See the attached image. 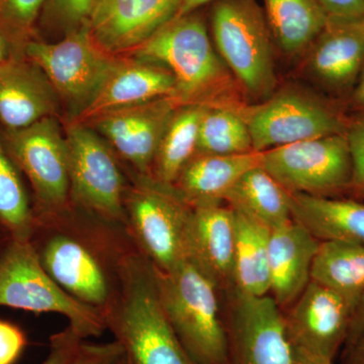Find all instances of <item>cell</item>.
I'll use <instances>...</instances> for the list:
<instances>
[{
	"label": "cell",
	"instance_id": "obj_24",
	"mask_svg": "<svg viewBox=\"0 0 364 364\" xmlns=\"http://www.w3.org/2000/svg\"><path fill=\"white\" fill-rule=\"evenodd\" d=\"M224 202L270 230L293 219L291 193L261 165L246 172L228 191Z\"/></svg>",
	"mask_w": 364,
	"mask_h": 364
},
{
	"label": "cell",
	"instance_id": "obj_21",
	"mask_svg": "<svg viewBox=\"0 0 364 364\" xmlns=\"http://www.w3.org/2000/svg\"><path fill=\"white\" fill-rule=\"evenodd\" d=\"M311 48L308 65L318 80L332 90L354 87L364 68V18H329Z\"/></svg>",
	"mask_w": 364,
	"mask_h": 364
},
{
	"label": "cell",
	"instance_id": "obj_6",
	"mask_svg": "<svg viewBox=\"0 0 364 364\" xmlns=\"http://www.w3.org/2000/svg\"><path fill=\"white\" fill-rule=\"evenodd\" d=\"M0 306L59 314L83 339L107 330L102 313L79 303L48 275L28 241L7 238L0 246Z\"/></svg>",
	"mask_w": 364,
	"mask_h": 364
},
{
	"label": "cell",
	"instance_id": "obj_37",
	"mask_svg": "<svg viewBox=\"0 0 364 364\" xmlns=\"http://www.w3.org/2000/svg\"><path fill=\"white\" fill-rule=\"evenodd\" d=\"M328 18L351 20L364 18V0H317Z\"/></svg>",
	"mask_w": 364,
	"mask_h": 364
},
{
	"label": "cell",
	"instance_id": "obj_36",
	"mask_svg": "<svg viewBox=\"0 0 364 364\" xmlns=\"http://www.w3.org/2000/svg\"><path fill=\"white\" fill-rule=\"evenodd\" d=\"M28 339L21 328L0 320V364H14L25 350Z\"/></svg>",
	"mask_w": 364,
	"mask_h": 364
},
{
	"label": "cell",
	"instance_id": "obj_40",
	"mask_svg": "<svg viewBox=\"0 0 364 364\" xmlns=\"http://www.w3.org/2000/svg\"><path fill=\"white\" fill-rule=\"evenodd\" d=\"M294 351L296 364H333V361L312 355V354L301 350V349L294 348Z\"/></svg>",
	"mask_w": 364,
	"mask_h": 364
},
{
	"label": "cell",
	"instance_id": "obj_11",
	"mask_svg": "<svg viewBox=\"0 0 364 364\" xmlns=\"http://www.w3.org/2000/svg\"><path fill=\"white\" fill-rule=\"evenodd\" d=\"M66 142L70 203L126 226L124 200L129 186L111 148L79 123L69 127Z\"/></svg>",
	"mask_w": 364,
	"mask_h": 364
},
{
	"label": "cell",
	"instance_id": "obj_18",
	"mask_svg": "<svg viewBox=\"0 0 364 364\" xmlns=\"http://www.w3.org/2000/svg\"><path fill=\"white\" fill-rule=\"evenodd\" d=\"M176 97V78L168 69L140 59L117 61L97 95L74 123L85 124L119 109Z\"/></svg>",
	"mask_w": 364,
	"mask_h": 364
},
{
	"label": "cell",
	"instance_id": "obj_35",
	"mask_svg": "<svg viewBox=\"0 0 364 364\" xmlns=\"http://www.w3.org/2000/svg\"><path fill=\"white\" fill-rule=\"evenodd\" d=\"M83 340L69 325L55 333L50 337L49 353L42 364H71Z\"/></svg>",
	"mask_w": 364,
	"mask_h": 364
},
{
	"label": "cell",
	"instance_id": "obj_2",
	"mask_svg": "<svg viewBox=\"0 0 364 364\" xmlns=\"http://www.w3.org/2000/svg\"><path fill=\"white\" fill-rule=\"evenodd\" d=\"M134 54L171 72L176 81V98L181 105L239 112L248 105L245 93L210 42L205 21L195 13L170 21Z\"/></svg>",
	"mask_w": 364,
	"mask_h": 364
},
{
	"label": "cell",
	"instance_id": "obj_17",
	"mask_svg": "<svg viewBox=\"0 0 364 364\" xmlns=\"http://www.w3.org/2000/svg\"><path fill=\"white\" fill-rule=\"evenodd\" d=\"M179 107L174 97L160 98L109 112L93 122L136 176H151L158 146Z\"/></svg>",
	"mask_w": 364,
	"mask_h": 364
},
{
	"label": "cell",
	"instance_id": "obj_38",
	"mask_svg": "<svg viewBox=\"0 0 364 364\" xmlns=\"http://www.w3.org/2000/svg\"><path fill=\"white\" fill-rule=\"evenodd\" d=\"M341 364H364V333L344 344Z\"/></svg>",
	"mask_w": 364,
	"mask_h": 364
},
{
	"label": "cell",
	"instance_id": "obj_33",
	"mask_svg": "<svg viewBox=\"0 0 364 364\" xmlns=\"http://www.w3.org/2000/svg\"><path fill=\"white\" fill-rule=\"evenodd\" d=\"M345 136L348 141L353 165L349 193L356 198L364 200V119H355L347 124Z\"/></svg>",
	"mask_w": 364,
	"mask_h": 364
},
{
	"label": "cell",
	"instance_id": "obj_34",
	"mask_svg": "<svg viewBox=\"0 0 364 364\" xmlns=\"http://www.w3.org/2000/svg\"><path fill=\"white\" fill-rule=\"evenodd\" d=\"M71 364H126V356L123 347L116 340L104 344L83 341Z\"/></svg>",
	"mask_w": 364,
	"mask_h": 364
},
{
	"label": "cell",
	"instance_id": "obj_42",
	"mask_svg": "<svg viewBox=\"0 0 364 364\" xmlns=\"http://www.w3.org/2000/svg\"><path fill=\"white\" fill-rule=\"evenodd\" d=\"M18 55L20 54L16 52L13 45L4 37V33L0 32V63L7 61L11 57L18 56Z\"/></svg>",
	"mask_w": 364,
	"mask_h": 364
},
{
	"label": "cell",
	"instance_id": "obj_23",
	"mask_svg": "<svg viewBox=\"0 0 364 364\" xmlns=\"http://www.w3.org/2000/svg\"><path fill=\"white\" fill-rule=\"evenodd\" d=\"M261 165V152L239 155L196 154L182 169L174 186L191 205L224 202L249 170Z\"/></svg>",
	"mask_w": 364,
	"mask_h": 364
},
{
	"label": "cell",
	"instance_id": "obj_5",
	"mask_svg": "<svg viewBox=\"0 0 364 364\" xmlns=\"http://www.w3.org/2000/svg\"><path fill=\"white\" fill-rule=\"evenodd\" d=\"M218 54L246 97H272L275 85L270 30L254 0H217L212 11Z\"/></svg>",
	"mask_w": 364,
	"mask_h": 364
},
{
	"label": "cell",
	"instance_id": "obj_29",
	"mask_svg": "<svg viewBox=\"0 0 364 364\" xmlns=\"http://www.w3.org/2000/svg\"><path fill=\"white\" fill-rule=\"evenodd\" d=\"M35 210L25 178L14 164L2 140L0 129V231L9 238L30 240Z\"/></svg>",
	"mask_w": 364,
	"mask_h": 364
},
{
	"label": "cell",
	"instance_id": "obj_16",
	"mask_svg": "<svg viewBox=\"0 0 364 364\" xmlns=\"http://www.w3.org/2000/svg\"><path fill=\"white\" fill-rule=\"evenodd\" d=\"M225 202L191 205L184 232V256L220 291L234 287L236 215Z\"/></svg>",
	"mask_w": 364,
	"mask_h": 364
},
{
	"label": "cell",
	"instance_id": "obj_28",
	"mask_svg": "<svg viewBox=\"0 0 364 364\" xmlns=\"http://www.w3.org/2000/svg\"><path fill=\"white\" fill-rule=\"evenodd\" d=\"M270 32L287 54L311 47L329 18L317 0H264Z\"/></svg>",
	"mask_w": 364,
	"mask_h": 364
},
{
	"label": "cell",
	"instance_id": "obj_30",
	"mask_svg": "<svg viewBox=\"0 0 364 364\" xmlns=\"http://www.w3.org/2000/svg\"><path fill=\"white\" fill-rule=\"evenodd\" d=\"M250 152H254L252 136L240 112L226 107H207L200 121L198 154Z\"/></svg>",
	"mask_w": 364,
	"mask_h": 364
},
{
	"label": "cell",
	"instance_id": "obj_27",
	"mask_svg": "<svg viewBox=\"0 0 364 364\" xmlns=\"http://www.w3.org/2000/svg\"><path fill=\"white\" fill-rule=\"evenodd\" d=\"M205 109L203 105H188L176 109L158 146L151 170L153 178L174 186L182 169L198 154V133Z\"/></svg>",
	"mask_w": 364,
	"mask_h": 364
},
{
	"label": "cell",
	"instance_id": "obj_32",
	"mask_svg": "<svg viewBox=\"0 0 364 364\" xmlns=\"http://www.w3.org/2000/svg\"><path fill=\"white\" fill-rule=\"evenodd\" d=\"M97 0H47L38 23L67 33L87 26ZM37 23V26H38Z\"/></svg>",
	"mask_w": 364,
	"mask_h": 364
},
{
	"label": "cell",
	"instance_id": "obj_7",
	"mask_svg": "<svg viewBox=\"0 0 364 364\" xmlns=\"http://www.w3.org/2000/svg\"><path fill=\"white\" fill-rule=\"evenodd\" d=\"M124 207L129 233L158 272H168L186 260L184 232L191 203L176 186L136 176L127 188Z\"/></svg>",
	"mask_w": 364,
	"mask_h": 364
},
{
	"label": "cell",
	"instance_id": "obj_22",
	"mask_svg": "<svg viewBox=\"0 0 364 364\" xmlns=\"http://www.w3.org/2000/svg\"><path fill=\"white\" fill-rule=\"evenodd\" d=\"M291 217L318 241L364 243V202L291 193Z\"/></svg>",
	"mask_w": 364,
	"mask_h": 364
},
{
	"label": "cell",
	"instance_id": "obj_41",
	"mask_svg": "<svg viewBox=\"0 0 364 364\" xmlns=\"http://www.w3.org/2000/svg\"><path fill=\"white\" fill-rule=\"evenodd\" d=\"M210 1H213V0H182L181 6L179 7L176 18L195 13L198 7L205 6V4Z\"/></svg>",
	"mask_w": 364,
	"mask_h": 364
},
{
	"label": "cell",
	"instance_id": "obj_13",
	"mask_svg": "<svg viewBox=\"0 0 364 364\" xmlns=\"http://www.w3.org/2000/svg\"><path fill=\"white\" fill-rule=\"evenodd\" d=\"M240 114L248 124L255 152L346 133L347 124L338 114L294 91L272 95L263 104L248 105Z\"/></svg>",
	"mask_w": 364,
	"mask_h": 364
},
{
	"label": "cell",
	"instance_id": "obj_26",
	"mask_svg": "<svg viewBox=\"0 0 364 364\" xmlns=\"http://www.w3.org/2000/svg\"><path fill=\"white\" fill-rule=\"evenodd\" d=\"M311 280L336 291L355 308L364 294V243L321 242Z\"/></svg>",
	"mask_w": 364,
	"mask_h": 364
},
{
	"label": "cell",
	"instance_id": "obj_9",
	"mask_svg": "<svg viewBox=\"0 0 364 364\" xmlns=\"http://www.w3.org/2000/svg\"><path fill=\"white\" fill-rule=\"evenodd\" d=\"M23 55L39 67L77 116L97 95L117 62L92 40L87 26L67 33L58 43L33 38L23 46Z\"/></svg>",
	"mask_w": 364,
	"mask_h": 364
},
{
	"label": "cell",
	"instance_id": "obj_31",
	"mask_svg": "<svg viewBox=\"0 0 364 364\" xmlns=\"http://www.w3.org/2000/svg\"><path fill=\"white\" fill-rule=\"evenodd\" d=\"M47 0H0V32L18 54L36 38V30Z\"/></svg>",
	"mask_w": 364,
	"mask_h": 364
},
{
	"label": "cell",
	"instance_id": "obj_1",
	"mask_svg": "<svg viewBox=\"0 0 364 364\" xmlns=\"http://www.w3.org/2000/svg\"><path fill=\"white\" fill-rule=\"evenodd\" d=\"M28 243L45 272L66 294L102 316L139 251L124 224L71 203L36 215Z\"/></svg>",
	"mask_w": 364,
	"mask_h": 364
},
{
	"label": "cell",
	"instance_id": "obj_10",
	"mask_svg": "<svg viewBox=\"0 0 364 364\" xmlns=\"http://www.w3.org/2000/svg\"><path fill=\"white\" fill-rule=\"evenodd\" d=\"M7 153L32 188L35 215L70 203L68 148L54 117L16 131L2 130Z\"/></svg>",
	"mask_w": 364,
	"mask_h": 364
},
{
	"label": "cell",
	"instance_id": "obj_3",
	"mask_svg": "<svg viewBox=\"0 0 364 364\" xmlns=\"http://www.w3.org/2000/svg\"><path fill=\"white\" fill-rule=\"evenodd\" d=\"M104 318L123 347L127 364H196L165 313L156 268L140 251L129 261L119 293Z\"/></svg>",
	"mask_w": 364,
	"mask_h": 364
},
{
	"label": "cell",
	"instance_id": "obj_8",
	"mask_svg": "<svg viewBox=\"0 0 364 364\" xmlns=\"http://www.w3.org/2000/svg\"><path fill=\"white\" fill-rule=\"evenodd\" d=\"M261 167L289 193L330 196L350 191L353 165L345 134L261 152Z\"/></svg>",
	"mask_w": 364,
	"mask_h": 364
},
{
	"label": "cell",
	"instance_id": "obj_4",
	"mask_svg": "<svg viewBox=\"0 0 364 364\" xmlns=\"http://www.w3.org/2000/svg\"><path fill=\"white\" fill-rule=\"evenodd\" d=\"M157 272L170 324L196 364H228V340L219 289L188 260Z\"/></svg>",
	"mask_w": 364,
	"mask_h": 364
},
{
	"label": "cell",
	"instance_id": "obj_25",
	"mask_svg": "<svg viewBox=\"0 0 364 364\" xmlns=\"http://www.w3.org/2000/svg\"><path fill=\"white\" fill-rule=\"evenodd\" d=\"M233 279L235 289L250 296L269 294L270 277L268 267V244L270 229L252 218L235 210Z\"/></svg>",
	"mask_w": 364,
	"mask_h": 364
},
{
	"label": "cell",
	"instance_id": "obj_43",
	"mask_svg": "<svg viewBox=\"0 0 364 364\" xmlns=\"http://www.w3.org/2000/svg\"><path fill=\"white\" fill-rule=\"evenodd\" d=\"M352 100L355 107L364 109V68L359 76L358 82L354 86L353 93H352Z\"/></svg>",
	"mask_w": 364,
	"mask_h": 364
},
{
	"label": "cell",
	"instance_id": "obj_12",
	"mask_svg": "<svg viewBox=\"0 0 364 364\" xmlns=\"http://www.w3.org/2000/svg\"><path fill=\"white\" fill-rule=\"evenodd\" d=\"M226 293V291H225ZM228 364H296L284 314L274 299L228 289Z\"/></svg>",
	"mask_w": 364,
	"mask_h": 364
},
{
	"label": "cell",
	"instance_id": "obj_39",
	"mask_svg": "<svg viewBox=\"0 0 364 364\" xmlns=\"http://www.w3.org/2000/svg\"><path fill=\"white\" fill-rule=\"evenodd\" d=\"M363 333H364V294L359 299L358 303L354 308L353 314H352L350 328H349L348 338L346 342L355 338Z\"/></svg>",
	"mask_w": 364,
	"mask_h": 364
},
{
	"label": "cell",
	"instance_id": "obj_45",
	"mask_svg": "<svg viewBox=\"0 0 364 364\" xmlns=\"http://www.w3.org/2000/svg\"><path fill=\"white\" fill-rule=\"evenodd\" d=\"M126 364H127V361H126Z\"/></svg>",
	"mask_w": 364,
	"mask_h": 364
},
{
	"label": "cell",
	"instance_id": "obj_44",
	"mask_svg": "<svg viewBox=\"0 0 364 364\" xmlns=\"http://www.w3.org/2000/svg\"><path fill=\"white\" fill-rule=\"evenodd\" d=\"M7 238H9V237H7L6 235L4 233V232L0 231V246L4 244V242L6 241Z\"/></svg>",
	"mask_w": 364,
	"mask_h": 364
},
{
	"label": "cell",
	"instance_id": "obj_20",
	"mask_svg": "<svg viewBox=\"0 0 364 364\" xmlns=\"http://www.w3.org/2000/svg\"><path fill=\"white\" fill-rule=\"evenodd\" d=\"M320 244L321 241L294 219L270 230L269 296L282 310L289 308L310 284Z\"/></svg>",
	"mask_w": 364,
	"mask_h": 364
},
{
	"label": "cell",
	"instance_id": "obj_15",
	"mask_svg": "<svg viewBox=\"0 0 364 364\" xmlns=\"http://www.w3.org/2000/svg\"><path fill=\"white\" fill-rule=\"evenodd\" d=\"M182 0H97L87 30L107 54L134 51L176 18Z\"/></svg>",
	"mask_w": 364,
	"mask_h": 364
},
{
	"label": "cell",
	"instance_id": "obj_19",
	"mask_svg": "<svg viewBox=\"0 0 364 364\" xmlns=\"http://www.w3.org/2000/svg\"><path fill=\"white\" fill-rule=\"evenodd\" d=\"M56 91L39 67L23 55L0 63V129L32 126L56 109Z\"/></svg>",
	"mask_w": 364,
	"mask_h": 364
},
{
	"label": "cell",
	"instance_id": "obj_14",
	"mask_svg": "<svg viewBox=\"0 0 364 364\" xmlns=\"http://www.w3.org/2000/svg\"><path fill=\"white\" fill-rule=\"evenodd\" d=\"M354 308L336 291L311 280L284 314L294 348L334 361L348 338Z\"/></svg>",
	"mask_w": 364,
	"mask_h": 364
}]
</instances>
